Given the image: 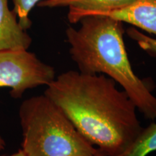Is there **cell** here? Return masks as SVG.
<instances>
[{
  "mask_svg": "<svg viewBox=\"0 0 156 156\" xmlns=\"http://www.w3.org/2000/svg\"><path fill=\"white\" fill-rule=\"evenodd\" d=\"M44 94L107 156L122 155L143 128L130 97L103 74L69 70L55 77Z\"/></svg>",
  "mask_w": 156,
  "mask_h": 156,
  "instance_id": "obj_1",
  "label": "cell"
},
{
  "mask_svg": "<svg viewBox=\"0 0 156 156\" xmlns=\"http://www.w3.org/2000/svg\"><path fill=\"white\" fill-rule=\"evenodd\" d=\"M76 29L68 27L67 41L79 72L103 74L119 84L147 119H156L153 84L135 75L124 41V23L104 15L82 17Z\"/></svg>",
  "mask_w": 156,
  "mask_h": 156,
  "instance_id": "obj_2",
  "label": "cell"
},
{
  "mask_svg": "<svg viewBox=\"0 0 156 156\" xmlns=\"http://www.w3.org/2000/svg\"><path fill=\"white\" fill-rule=\"evenodd\" d=\"M19 116L25 156H93L98 151L46 95L23 101Z\"/></svg>",
  "mask_w": 156,
  "mask_h": 156,
  "instance_id": "obj_3",
  "label": "cell"
},
{
  "mask_svg": "<svg viewBox=\"0 0 156 156\" xmlns=\"http://www.w3.org/2000/svg\"><path fill=\"white\" fill-rule=\"evenodd\" d=\"M55 77L54 68L28 50L0 51V87H9L15 98L27 90L47 86Z\"/></svg>",
  "mask_w": 156,
  "mask_h": 156,
  "instance_id": "obj_4",
  "label": "cell"
},
{
  "mask_svg": "<svg viewBox=\"0 0 156 156\" xmlns=\"http://www.w3.org/2000/svg\"><path fill=\"white\" fill-rule=\"evenodd\" d=\"M92 15L111 17L156 36V0H134L123 7Z\"/></svg>",
  "mask_w": 156,
  "mask_h": 156,
  "instance_id": "obj_5",
  "label": "cell"
},
{
  "mask_svg": "<svg viewBox=\"0 0 156 156\" xmlns=\"http://www.w3.org/2000/svg\"><path fill=\"white\" fill-rule=\"evenodd\" d=\"M132 1L134 0H41L38 6L47 8L68 7V20L75 24L82 17L119 8Z\"/></svg>",
  "mask_w": 156,
  "mask_h": 156,
  "instance_id": "obj_6",
  "label": "cell"
},
{
  "mask_svg": "<svg viewBox=\"0 0 156 156\" xmlns=\"http://www.w3.org/2000/svg\"><path fill=\"white\" fill-rule=\"evenodd\" d=\"M32 38L9 8L8 0H0V51L28 50Z\"/></svg>",
  "mask_w": 156,
  "mask_h": 156,
  "instance_id": "obj_7",
  "label": "cell"
},
{
  "mask_svg": "<svg viewBox=\"0 0 156 156\" xmlns=\"http://www.w3.org/2000/svg\"><path fill=\"white\" fill-rule=\"evenodd\" d=\"M156 151V123L142 128L139 135L127 150L119 156H147Z\"/></svg>",
  "mask_w": 156,
  "mask_h": 156,
  "instance_id": "obj_8",
  "label": "cell"
},
{
  "mask_svg": "<svg viewBox=\"0 0 156 156\" xmlns=\"http://www.w3.org/2000/svg\"><path fill=\"white\" fill-rule=\"evenodd\" d=\"M41 0H13V12L17 15L20 25L25 30L31 26L32 22L29 18L31 10Z\"/></svg>",
  "mask_w": 156,
  "mask_h": 156,
  "instance_id": "obj_9",
  "label": "cell"
},
{
  "mask_svg": "<svg viewBox=\"0 0 156 156\" xmlns=\"http://www.w3.org/2000/svg\"><path fill=\"white\" fill-rule=\"evenodd\" d=\"M126 32L128 36L134 41L142 50L151 56H156V38L144 34L134 27L129 28Z\"/></svg>",
  "mask_w": 156,
  "mask_h": 156,
  "instance_id": "obj_10",
  "label": "cell"
},
{
  "mask_svg": "<svg viewBox=\"0 0 156 156\" xmlns=\"http://www.w3.org/2000/svg\"><path fill=\"white\" fill-rule=\"evenodd\" d=\"M8 156H25V153H23V151L22 150H20L18 152H17V153H15L14 154H12V155H8Z\"/></svg>",
  "mask_w": 156,
  "mask_h": 156,
  "instance_id": "obj_11",
  "label": "cell"
},
{
  "mask_svg": "<svg viewBox=\"0 0 156 156\" xmlns=\"http://www.w3.org/2000/svg\"><path fill=\"white\" fill-rule=\"evenodd\" d=\"M5 147V142L4 141L2 138L1 137V136H0V151L3 150Z\"/></svg>",
  "mask_w": 156,
  "mask_h": 156,
  "instance_id": "obj_12",
  "label": "cell"
},
{
  "mask_svg": "<svg viewBox=\"0 0 156 156\" xmlns=\"http://www.w3.org/2000/svg\"><path fill=\"white\" fill-rule=\"evenodd\" d=\"M93 156H107L106 154L105 153H103L102 151H100V150L98 149V152L96 153L95 154V155H93Z\"/></svg>",
  "mask_w": 156,
  "mask_h": 156,
  "instance_id": "obj_13",
  "label": "cell"
}]
</instances>
